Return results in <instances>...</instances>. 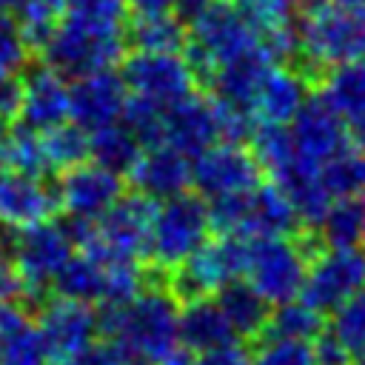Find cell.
Returning <instances> with one entry per match:
<instances>
[{
  "instance_id": "cell-1",
  "label": "cell",
  "mask_w": 365,
  "mask_h": 365,
  "mask_svg": "<svg viewBox=\"0 0 365 365\" xmlns=\"http://www.w3.org/2000/svg\"><path fill=\"white\" fill-rule=\"evenodd\" d=\"M177 311V297L168 291L165 282L160 285L151 277L145 288L125 305H97V334L120 342L128 359L134 356L157 365L180 345Z\"/></svg>"
},
{
  "instance_id": "cell-2",
  "label": "cell",
  "mask_w": 365,
  "mask_h": 365,
  "mask_svg": "<svg viewBox=\"0 0 365 365\" xmlns=\"http://www.w3.org/2000/svg\"><path fill=\"white\" fill-rule=\"evenodd\" d=\"M259 46L257 31L245 23V17L228 0L208 3L197 17L185 23V46L182 54L194 71V80L205 86V80L222 63L251 51Z\"/></svg>"
},
{
  "instance_id": "cell-3",
  "label": "cell",
  "mask_w": 365,
  "mask_h": 365,
  "mask_svg": "<svg viewBox=\"0 0 365 365\" xmlns=\"http://www.w3.org/2000/svg\"><path fill=\"white\" fill-rule=\"evenodd\" d=\"M317 248L319 245L311 237V231H299L291 237H254L248 242L242 279L268 305L288 302L299 297L308 259Z\"/></svg>"
},
{
  "instance_id": "cell-4",
  "label": "cell",
  "mask_w": 365,
  "mask_h": 365,
  "mask_svg": "<svg viewBox=\"0 0 365 365\" xmlns=\"http://www.w3.org/2000/svg\"><path fill=\"white\" fill-rule=\"evenodd\" d=\"M362 54V34H359V14L339 6L322 3L317 9L299 11L297 20V57L311 83L331 66L345 63Z\"/></svg>"
},
{
  "instance_id": "cell-5",
  "label": "cell",
  "mask_w": 365,
  "mask_h": 365,
  "mask_svg": "<svg viewBox=\"0 0 365 365\" xmlns=\"http://www.w3.org/2000/svg\"><path fill=\"white\" fill-rule=\"evenodd\" d=\"M211 234L205 200L194 191L160 200L148 231V257L157 271H171L188 259Z\"/></svg>"
},
{
  "instance_id": "cell-6",
  "label": "cell",
  "mask_w": 365,
  "mask_h": 365,
  "mask_svg": "<svg viewBox=\"0 0 365 365\" xmlns=\"http://www.w3.org/2000/svg\"><path fill=\"white\" fill-rule=\"evenodd\" d=\"M74 242L68 240L60 220H40L23 228H14L11 237V262L17 274L26 282V305L31 314L43 305V299L51 294V277L57 268L74 254Z\"/></svg>"
},
{
  "instance_id": "cell-7",
  "label": "cell",
  "mask_w": 365,
  "mask_h": 365,
  "mask_svg": "<svg viewBox=\"0 0 365 365\" xmlns=\"http://www.w3.org/2000/svg\"><path fill=\"white\" fill-rule=\"evenodd\" d=\"M251 237L242 234H217V240H205L188 259L177 268L165 271V285L177 297V302L194 297H211L220 285L242 277L248 259Z\"/></svg>"
},
{
  "instance_id": "cell-8",
  "label": "cell",
  "mask_w": 365,
  "mask_h": 365,
  "mask_svg": "<svg viewBox=\"0 0 365 365\" xmlns=\"http://www.w3.org/2000/svg\"><path fill=\"white\" fill-rule=\"evenodd\" d=\"M157 202L140 191H123L111 208H106L94 220V234L91 240L77 248L86 251L94 259H111V257H131V259H145L148 257V231H151V217H154Z\"/></svg>"
},
{
  "instance_id": "cell-9",
  "label": "cell",
  "mask_w": 365,
  "mask_h": 365,
  "mask_svg": "<svg viewBox=\"0 0 365 365\" xmlns=\"http://www.w3.org/2000/svg\"><path fill=\"white\" fill-rule=\"evenodd\" d=\"M125 37L123 34H106L91 31L83 26H74L60 17L54 34L37 54L46 66H51L60 77L74 80L100 68H117L125 54Z\"/></svg>"
},
{
  "instance_id": "cell-10",
  "label": "cell",
  "mask_w": 365,
  "mask_h": 365,
  "mask_svg": "<svg viewBox=\"0 0 365 365\" xmlns=\"http://www.w3.org/2000/svg\"><path fill=\"white\" fill-rule=\"evenodd\" d=\"M120 77L128 94L145 97L163 108L197 88L182 51H125L120 60Z\"/></svg>"
},
{
  "instance_id": "cell-11",
  "label": "cell",
  "mask_w": 365,
  "mask_h": 365,
  "mask_svg": "<svg viewBox=\"0 0 365 365\" xmlns=\"http://www.w3.org/2000/svg\"><path fill=\"white\" fill-rule=\"evenodd\" d=\"M365 288V248H317L308 259L299 297L328 314L334 305Z\"/></svg>"
},
{
  "instance_id": "cell-12",
  "label": "cell",
  "mask_w": 365,
  "mask_h": 365,
  "mask_svg": "<svg viewBox=\"0 0 365 365\" xmlns=\"http://www.w3.org/2000/svg\"><path fill=\"white\" fill-rule=\"evenodd\" d=\"M259 180L262 171L245 143L217 140L214 145L191 157V191L202 200L251 191Z\"/></svg>"
},
{
  "instance_id": "cell-13",
  "label": "cell",
  "mask_w": 365,
  "mask_h": 365,
  "mask_svg": "<svg viewBox=\"0 0 365 365\" xmlns=\"http://www.w3.org/2000/svg\"><path fill=\"white\" fill-rule=\"evenodd\" d=\"M34 325L48 348L51 362H63L68 354L97 336V308L91 302L48 294L34 311Z\"/></svg>"
},
{
  "instance_id": "cell-14",
  "label": "cell",
  "mask_w": 365,
  "mask_h": 365,
  "mask_svg": "<svg viewBox=\"0 0 365 365\" xmlns=\"http://www.w3.org/2000/svg\"><path fill=\"white\" fill-rule=\"evenodd\" d=\"M54 182H57L60 211L71 214V217H86V220H97L125 191V177H120L91 160L60 171V177Z\"/></svg>"
},
{
  "instance_id": "cell-15",
  "label": "cell",
  "mask_w": 365,
  "mask_h": 365,
  "mask_svg": "<svg viewBox=\"0 0 365 365\" xmlns=\"http://www.w3.org/2000/svg\"><path fill=\"white\" fill-rule=\"evenodd\" d=\"M128 88L117 68H100L83 77H74L68 86V120L86 131L120 123L123 103Z\"/></svg>"
},
{
  "instance_id": "cell-16",
  "label": "cell",
  "mask_w": 365,
  "mask_h": 365,
  "mask_svg": "<svg viewBox=\"0 0 365 365\" xmlns=\"http://www.w3.org/2000/svg\"><path fill=\"white\" fill-rule=\"evenodd\" d=\"M288 131H291L297 154L317 165L348 145L345 120L317 91H311L305 103L297 108V114L288 123Z\"/></svg>"
},
{
  "instance_id": "cell-17",
  "label": "cell",
  "mask_w": 365,
  "mask_h": 365,
  "mask_svg": "<svg viewBox=\"0 0 365 365\" xmlns=\"http://www.w3.org/2000/svg\"><path fill=\"white\" fill-rule=\"evenodd\" d=\"M23 103L17 111V123L46 131L57 123L68 120V83L40 57H31L23 66Z\"/></svg>"
},
{
  "instance_id": "cell-18",
  "label": "cell",
  "mask_w": 365,
  "mask_h": 365,
  "mask_svg": "<svg viewBox=\"0 0 365 365\" xmlns=\"http://www.w3.org/2000/svg\"><path fill=\"white\" fill-rule=\"evenodd\" d=\"M217 140H220V125H217L214 100L208 94L191 91L163 108V143H168L188 160L205 151L208 145H214Z\"/></svg>"
},
{
  "instance_id": "cell-19",
  "label": "cell",
  "mask_w": 365,
  "mask_h": 365,
  "mask_svg": "<svg viewBox=\"0 0 365 365\" xmlns=\"http://www.w3.org/2000/svg\"><path fill=\"white\" fill-rule=\"evenodd\" d=\"M54 177H29L20 171L0 174V220L9 228H23L60 214Z\"/></svg>"
},
{
  "instance_id": "cell-20",
  "label": "cell",
  "mask_w": 365,
  "mask_h": 365,
  "mask_svg": "<svg viewBox=\"0 0 365 365\" xmlns=\"http://www.w3.org/2000/svg\"><path fill=\"white\" fill-rule=\"evenodd\" d=\"M134 191L151 197L154 202L191 191V160L171 148L168 143L143 145L137 163L125 174Z\"/></svg>"
},
{
  "instance_id": "cell-21",
  "label": "cell",
  "mask_w": 365,
  "mask_h": 365,
  "mask_svg": "<svg viewBox=\"0 0 365 365\" xmlns=\"http://www.w3.org/2000/svg\"><path fill=\"white\" fill-rule=\"evenodd\" d=\"M245 23L257 31L262 48L277 63H291L297 57V0H231Z\"/></svg>"
},
{
  "instance_id": "cell-22",
  "label": "cell",
  "mask_w": 365,
  "mask_h": 365,
  "mask_svg": "<svg viewBox=\"0 0 365 365\" xmlns=\"http://www.w3.org/2000/svg\"><path fill=\"white\" fill-rule=\"evenodd\" d=\"M308 94H311V77L302 68L291 63H274L257 86L251 111L259 123L288 125Z\"/></svg>"
},
{
  "instance_id": "cell-23",
  "label": "cell",
  "mask_w": 365,
  "mask_h": 365,
  "mask_svg": "<svg viewBox=\"0 0 365 365\" xmlns=\"http://www.w3.org/2000/svg\"><path fill=\"white\" fill-rule=\"evenodd\" d=\"M177 342L191 354H202V351L237 342V334L228 325V319H225L220 302L214 299V294L180 302V311H177Z\"/></svg>"
},
{
  "instance_id": "cell-24",
  "label": "cell",
  "mask_w": 365,
  "mask_h": 365,
  "mask_svg": "<svg viewBox=\"0 0 365 365\" xmlns=\"http://www.w3.org/2000/svg\"><path fill=\"white\" fill-rule=\"evenodd\" d=\"M274 63L277 60L259 43L257 48H251V51H245V54L222 63L220 68H214V74L205 80V88H208V94L214 100L251 108L254 94H257V86H259V80L265 77V71Z\"/></svg>"
},
{
  "instance_id": "cell-25",
  "label": "cell",
  "mask_w": 365,
  "mask_h": 365,
  "mask_svg": "<svg viewBox=\"0 0 365 365\" xmlns=\"http://www.w3.org/2000/svg\"><path fill=\"white\" fill-rule=\"evenodd\" d=\"M299 220L297 211L288 200V194L274 182H257L248 191V217H245V231L242 237H291L299 234Z\"/></svg>"
},
{
  "instance_id": "cell-26",
  "label": "cell",
  "mask_w": 365,
  "mask_h": 365,
  "mask_svg": "<svg viewBox=\"0 0 365 365\" xmlns=\"http://www.w3.org/2000/svg\"><path fill=\"white\" fill-rule=\"evenodd\" d=\"M214 299L220 302V308H222L228 325L234 328L237 339H259L262 336L271 305L242 277L220 285L214 291Z\"/></svg>"
},
{
  "instance_id": "cell-27",
  "label": "cell",
  "mask_w": 365,
  "mask_h": 365,
  "mask_svg": "<svg viewBox=\"0 0 365 365\" xmlns=\"http://www.w3.org/2000/svg\"><path fill=\"white\" fill-rule=\"evenodd\" d=\"M314 83H317V94L342 120L365 108V57L362 54L325 68Z\"/></svg>"
},
{
  "instance_id": "cell-28",
  "label": "cell",
  "mask_w": 365,
  "mask_h": 365,
  "mask_svg": "<svg viewBox=\"0 0 365 365\" xmlns=\"http://www.w3.org/2000/svg\"><path fill=\"white\" fill-rule=\"evenodd\" d=\"M365 234V194L362 197H334L322 220L311 231L319 248H351L362 245Z\"/></svg>"
},
{
  "instance_id": "cell-29",
  "label": "cell",
  "mask_w": 365,
  "mask_h": 365,
  "mask_svg": "<svg viewBox=\"0 0 365 365\" xmlns=\"http://www.w3.org/2000/svg\"><path fill=\"white\" fill-rule=\"evenodd\" d=\"M125 48L134 51H182L185 46V23L174 14H143L131 17L125 23Z\"/></svg>"
},
{
  "instance_id": "cell-30",
  "label": "cell",
  "mask_w": 365,
  "mask_h": 365,
  "mask_svg": "<svg viewBox=\"0 0 365 365\" xmlns=\"http://www.w3.org/2000/svg\"><path fill=\"white\" fill-rule=\"evenodd\" d=\"M325 328V314L314 305H308L302 297H294L288 302L271 305L268 322L262 328L259 339H305L311 342Z\"/></svg>"
},
{
  "instance_id": "cell-31",
  "label": "cell",
  "mask_w": 365,
  "mask_h": 365,
  "mask_svg": "<svg viewBox=\"0 0 365 365\" xmlns=\"http://www.w3.org/2000/svg\"><path fill=\"white\" fill-rule=\"evenodd\" d=\"M140 151H143V145L123 123H111V125L88 131V160L120 174V177H125L131 171Z\"/></svg>"
},
{
  "instance_id": "cell-32",
  "label": "cell",
  "mask_w": 365,
  "mask_h": 365,
  "mask_svg": "<svg viewBox=\"0 0 365 365\" xmlns=\"http://www.w3.org/2000/svg\"><path fill=\"white\" fill-rule=\"evenodd\" d=\"M48 291L57 297L97 305L100 294H103V265L94 257H88L86 251H74L51 277Z\"/></svg>"
},
{
  "instance_id": "cell-33",
  "label": "cell",
  "mask_w": 365,
  "mask_h": 365,
  "mask_svg": "<svg viewBox=\"0 0 365 365\" xmlns=\"http://www.w3.org/2000/svg\"><path fill=\"white\" fill-rule=\"evenodd\" d=\"M0 151L9 171H20L29 177H54V168L43 145V134L23 123L9 125V134L0 143Z\"/></svg>"
},
{
  "instance_id": "cell-34",
  "label": "cell",
  "mask_w": 365,
  "mask_h": 365,
  "mask_svg": "<svg viewBox=\"0 0 365 365\" xmlns=\"http://www.w3.org/2000/svg\"><path fill=\"white\" fill-rule=\"evenodd\" d=\"M245 145H248V151L254 154L259 171L268 174V177L279 174V171L297 157L291 131H288V125H279V123H259V120H257V125L251 128Z\"/></svg>"
},
{
  "instance_id": "cell-35",
  "label": "cell",
  "mask_w": 365,
  "mask_h": 365,
  "mask_svg": "<svg viewBox=\"0 0 365 365\" xmlns=\"http://www.w3.org/2000/svg\"><path fill=\"white\" fill-rule=\"evenodd\" d=\"M60 17L91 31L123 34L128 23V6L125 0H66Z\"/></svg>"
},
{
  "instance_id": "cell-36",
  "label": "cell",
  "mask_w": 365,
  "mask_h": 365,
  "mask_svg": "<svg viewBox=\"0 0 365 365\" xmlns=\"http://www.w3.org/2000/svg\"><path fill=\"white\" fill-rule=\"evenodd\" d=\"M319 177L331 197H362L365 194V154L345 145L325 163H319Z\"/></svg>"
},
{
  "instance_id": "cell-37",
  "label": "cell",
  "mask_w": 365,
  "mask_h": 365,
  "mask_svg": "<svg viewBox=\"0 0 365 365\" xmlns=\"http://www.w3.org/2000/svg\"><path fill=\"white\" fill-rule=\"evenodd\" d=\"M328 314L331 317L325 319V331L339 339L351 356H359L365 351V288L334 305Z\"/></svg>"
},
{
  "instance_id": "cell-38",
  "label": "cell",
  "mask_w": 365,
  "mask_h": 365,
  "mask_svg": "<svg viewBox=\"0 0 365 365\" xmlns=\"http://www.w3.org/2000/svg\"><path fill=\"white\" fill-rule=\"evenodd\" d=\"M40 134H43V145H46V154H48L54 174L88 160V131L80 128L77 123L66 120V123H57Z\"/></svg>"
},
{
  "instance_id": "cell-39",
  "label": "cell",
  "mask_w": 365,
  "mask_h": 365,
  "mask_svg": "<svg viewBox=\"0 0 365 365\" xmlns=\"http://www.w3.org/2000/svg\"><path fill=\"white\" fill-rule=\"evenodd\" d=\"M0 365H51L34 319L0 334Z\"/></svg>"
},
{
  "instance_id": "cell-40",
  "label": "cell",
  "mask_w": 365,
  "mask_h": 365,
  "mask_svg": "<svg viewBox=\"0 0 365 365\" xmlns=\"http://www.w3.org/2000/svg\"><path fill=\"white\" fill-rule=\"evenodd\" d=\"M120 123L137 137L140 145L163 143V106H157L145 97L128 94L123 103V111H120Z\"/></svg>"
},
{
  "instance_id": "cell-41",
  "label": "cell",
  "mask_w": 365,
  "mask_h": 365,
  "mask_svg": "<svg viewBox=\"0 0 365 365\" xmlns=\"http://www.w3.org/2000/svg\"><path fill=\"white\" fill-rule=\"evenodd\" d=\"M205 214H208V225L214 234H242L245 217H248V191L208 197Z\"/></svg>"
},
{
  "instance_id": "cell-42",
  "label": "cell",
  "mask_w": 365,
  "mask_h": 365,
  "mask_svg": "<svg viewBox=\"0 0 365 365\" xmlns=\"http://www.w3.org/2000/svg\"><path fill=\"white\" fill-rule=\"evenodd\" d=\"M251 365H314L311 342L305 339H257Z\"/></svg>"
},
{
  "instance_id": "cell-43",
  "label": "cell",
  "mask_w": 365,
  "mask_h": 365,
  "mask_svg": "<svg viewBox=\"0 0 365 365\" xmlns=\"http://www.w3.org/2000/svg\"><path fill=\"white\" fill-rule=\"evenodd\" d=\"M125 359L128 354L120 348V342H114L111 336H94L91 342L68 354L60 365H125Z\"/></svg>"
},
{
  "instance_id": "cell-44",
  "label": "cell",
  "mask_w": 365,
  "mask_h": 365,
  "mask_svg": "<svg viewBox=\"0 0 365 365\" xmlns=\"http://www.w3.org/2000/svg\"><path fill=\"white\" fill-rule=\"evenodd\" d=\"M31 60L20 31H17V20L11 11L0 9V66H9V68H17L23 71V66Z\"/></svg>"
},
{
  "instance_id": "cell-45",
  "label": "cell",
  "mask_w": 365,
  "mask_h": 365,
  "mask_svg": "<svg viewBox=\"0 0 365 365\" xmlns=\"http://www.w3.org/2000/svg\"><path fill=\"white\" fill-rule=\"evenodd\" d=\"M20 103H23V74L17 68L0 66V117L11 123L20 111Z\"/></svg>"
},
{
  "instance_id": "cell-46",
  "label": "cell",
  "mask_w": 365,
  "mask_h": 365,
  "mask_svg": "<svg viewBox=\"0 0 365 365\" xmlns=\"http://www.w3.org/2000/svg\"><path fill=\"white\" fill-rule=\"evenodd\" d=\"M311 356H314V365H351V354L342 348L339 339H334L325 328L311 339Z\"/></svg>"
},
{
  "instance_id": "cell-47",
  "label": "cell",
  "mask_w": 365,
  "mask_h": 365,
  "mask_svg": "<svg viewBox=\"0 0 365 365\" xmlns=\"http://www.w3.org/2000/svg\"><path fill=\"white\" fill-rule=\"evenodd\" d=\"M194 365H251V351L237 339V342L194 354Z\"/></svg>"
},
{
  "instance_id": "cell-48",
  "label": "cell",
  "mask_w": 365,
  "mask_h": 365,
  "mask_svg": "<svg viewBox=\"0 0 365 365\" xmlns=\"http://www.w3.org/2000/svg\"><path fill=\"white\" fill-rule=\"evenodd\" d=\"M9 299H23L26 302V282L17 274L11 257L0 248V302H9Z\"/></svg>"
},
{
  "instance_id": "cell-49",
  "label": "cell",
  "mask_w": 365,
  "mask_h": 365,
  "mask_svg": "<svg viewBox=\"0 0 365 365\" xmlns=\"http://www.w3.org/2000/svg\"><path fill=\"white\" fill-rule=\"evenodd\" d=\"M128 14L131 17H143V14H165L174 9V0H125Z\"/></svg>"
},
{
  "instance_id": "cell-50",
  "label": "cell",
  "mask_w": 365,
  "mask_h": 365,
  "mask_svg": "<svg viewBox=\"0 0 365 365\" xmlns=\"http://www.w3.org/2000/svg\"><path fill=\"white\" fill-rule=\"evenodd\" d=\"M345 131H348V145L365 154V108L345 120Z\"/></svg>"
},
{
  "instance_id": "cell-51",
  "label": "cell",
  "mask_w": 365,
  "mask_h": 365,
  "mask_svg": "<svg viewBox=\"0 0 365 365\" xmlns=\"http://www.w3.org/2000/svg\"><path fill=\"white\" fill-rule=\"evenodd\" d=\"M23 3H26V0H0V9H6V11H11V14H17Z\"/></svg>"
},
{
  "instance_id": "cell-52",
  "label": "cell",
  "mask_w": 365,
  "mask_h": 365,
  "mask_svg": "<svg viewBox=\"0 0 365 365\" xmlns=\"http://www.w3.org/2000/svg\"><path fill=\"white\" fill-rule=\"evenodd\" d=\"M334 3H339V6H345L351 11H362L365 9V0H334Z\"/></svg>"
},
{
  "instance_id": "cell-53",
  "label": "cell",
  "mask_w": 365,
  "mask_h": 365,
  "mask_svg": "<svg viewBox=\"0 0 365 365\" xmlns=\"http://www.w3.org/2000/svg\"><path fill=\"white\" fill-rule=\"evenodd\" d=\"M356 14H359V34H362V54H365V9Z\"/></svg>"
},
{
  "instance_id": "cell-54",
  "label": "cell",
  "mask_w": 365,
  "mask_h": 365,
  "mask_svg": "<svg viewBox=\"0 0 365 365\" xmlns=\"http://www.w3.org/2000/svg\"><path fill=\"white\" fill-rule=\"evenodd\" d=\"M9 125H11V123H9L6 117H0V143L6 140V134H9Z\"/></svg>"
},
{
  "instance_id": "cell-55",
  "label": "cell",
  "mask_w": 365,
  "mask_h": 365,
  "mask_svg": "<svg viewBox=\"0 0 365 365\" xmlns=\"http://www.w3.org/2000/svg\"><path fill=\"white\" fill-rule=\"evenodd\" d=\"M43 3H48L51 9H57V11L63 14V3H66V0H43Z\"/></svg>"
},
{
  "instance_id": "cell-56",
  "label": "cell",
  "mask_w": 365,
  "mask_h": 365,
  "mask_svg": "<svg viewBox=\"0 0 365 365\" xmlns=\"http://www.w3.org/2000/svg\"><path fill=\"white\" fill-rule=\"evenodd\" d=\"M125 365H154V362H145V359H134L131 356V359H125Z\"/></svg>"
},
{
  "instance_id": "cell-57",
  "label": "cell",
  "mask_w": 365,
  "mask_h": 365,
  "mask_svg": "<svg viewBox=\"0 0 365 365\" xmlns=\"http://www.w3.org/2000/svg\"><path fill=\"white\" fill-rule=\"evenodd\" d=\"M6 171V160H3V151H0V174Z\"/></svg>"
},
{
  "instance_id": "cell-58",
  "label": "cell",
  "mask_w": 365,
  "mask_h": 365,
  "mask_svg": "<svg viewBox=\"0 0 365 365\" xmlns=\"http://www.w3.org/2000/svg\"><path fill=\"white\" fill-rule=\"evenodd\" d=\"M6 228H9V225H6V222H3V220H0V234H3V231H6Z\"/></svg>"
},
{
  "instance_id": "cell-59",
  "label": "cell",
  "mask_w": 365,
  "mask_h": 365,
  "mask_svg": "<svg viewBox=\"0 0 365 365\" xmlns=\"http://www.w3.org/2000/svg\"><path fill=\"white\" fill-rule=\"evenodd\" d=\"M359 365H365V351H362V354H359Z\"/></svg>"
},
{
  "instance_id": "cell-60",
  "label": "cell",
  "mask_w": 365,
  "mask_h": 365,
  "mask_svg": "<svg viewBox=\"0 0 365 365\" xmlns=\"http://www.w3.org/2000/svg\"><path fill=\"white\" fill-rule=\"evenodd\" d=\"M362 248H365V234H362Z\"/></svg>"
},
{
  "instance_id": "cell-61",
  "label": "cell",
  "mask_w": 365,
  "mask_h": 365,
  "mask_svg": "<svg viewBox=\"0 0 365 365\" xmlns=\"http://www.w3.org/2000/svg\"><path fill=\"white\" fill-rule=\"evenodd\" d=\"M211 3H214V0H211ZM228 3H231V0H228Z\"/></svg>"
},
{
  "instance_id": "cell-62",
  "label": "cell",
  "mask_w": 365,
  "mask_h": 365,
  "mask_svg": "<svg viewBox=\"0 0 365 365\" xmlns=\"http://www.w3.org/2000/svg\"><path fill=\"white\" fill-rule=\"evenodd\" d=\"M351 365H354V362H351Z\"/></svg>"
}]
</instances>
